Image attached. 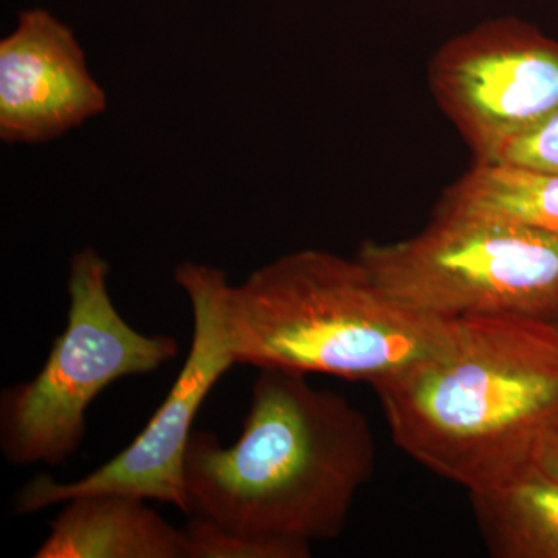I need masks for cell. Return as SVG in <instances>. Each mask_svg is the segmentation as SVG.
<instances>
[{
	"instance_id": "cell-1",
	"label": "cell",
	"mask_w": 558,
	"mask_h": 558,
	"mask_svg": "<svg viewBox=\"0 0 558 558\" xmlns=\"http://www.w3.org/2000/svg\"><path fill=\"white\" fill-rule=\"evenodd\" d=\"M373 389L400 450L469 494L497 486L558 424V325L453 319L442 347Z\"/></svg>"
},
{
	"instance_id": "cell-2",
	"label": "cell",
	"mask_w": 558,
	"mask_h": 558,
	"mask_svg": "<svg viewBox=\"0 0 558 558\" xmlns=\"http://www.w3.org/2000/svg\"><path fill=\"white\" fill-rule=\"evenodd\" d=\"M376 468L368 418L306 374L259 369L242 433L223 447L194 432L185 454L189 515L241 534L340 537Z\"/></svg>"
},
{
	"instance_id": "cell-3",
	"label": "cell",
	"mask_w": 558,
	"mask_h": 558,
	"mask_svg": "<svg viewBox=\"0 0 558 558\" xmlns=\"http://www.w3.org/2000/svg\"><path fill=\"white\" fill-rule=\"evenodd\" d=\"M451 323L411 310L359 258L322 250L289 253L227 290L236 365L371 387L442 347Z\"/></svg>"
},
{
	"instance_id": "cell-4",
	"label": "cell",
	"mask_w": 558,
	"mask_h": 558,
	"mask_svg": "<svg viewBox=\"0 0 558 558\" xmlns=\"http://www.w3.org/2000/svg\"><path fill=\"white\" fill-rule=\"evenodd\" d=\"M109 264L94 248L70 260L68 325L32 380L0 396V449L13 465H60L78 451L86 411L113 381L159 369L178 340L128 325L109 293Z\"/></svg>"
},
{
	"instance_id": "cell-5",
	"label": "cell",
	"mask_w": 558,
	"mask_h": 558,
	"mask_svg": "<svg viewBox=\"0 0 558 558\" xmlns=\"http://www.w3.org/2000/svg\"><path fill=\"white\" fill-rule=\"evenodd\" d=\"M357 258L392 296L429 317L558 322L556 234L436 213L421 233L366 242Z\"/></svg>"
},
{
	"instance_id": "cell-6",
	"label": "cell",
	"mask_w": 558,
	"mask_h": 558,
	"mask_svg": "<svg viewBox=\"0 0 558 558\" xmlns=\"http://www.w3.org/2000/svg\"><path fill=\"white\" fill-rule=\"evenodd\" d=\"M174 279L189 295L194 328L189 355L167 399L128 449L89 475L70 483L50 475L28 481L13 499L16 515H33L92 494L131 495L189 513L183 468L194 418L236 360L227 325V275L205 264L182 263Z\"/></svg>"
},
{
	"instance_id": "cell-7",
	"label": "cell",
	"mask_w": 558,
	"mask_h": 558,
	"mask_svg": "<svg viewBox=\"0 0 558 558\" xmlns=\"http://www.w3.org/2000/svg\"><path fill=\"white\" fill-rule=\"evenodd\" d=\"M428 78L484 160L558 112V43L517 20L488 22L447 43Z\"/></svg>"
},
{
	"instance_id": "cell-8",
	"label": "cell",
	"mask_w": 558,
	"mask_h": 558,
	"mask_svg": "<svg viewBox=\"0 0 558 558\" xmlns=\"http://www.w3.org/2000/svg\"><path fill=\"white\" fill-rule=\"evenodd\" d=\"M108 108L73 32L49 11H22L0 40V138L38 145Z\"/></svg>"
},
{
	"instance_id": "cell-9",
	"label": "cell",
	"mask_w": 558,
	"mask_h": 558,
	"mask_svg": "<svg viewBox=\"0 0 558 558\" xmlns=\"http://www.w3.org/2000/svg\"><path fill=\"white\" fill-rule=\"evenodd\" d=\"M50 523L35 558H185L182 529L121 494L70 498Z\"/></svg>"
},
{
	"instance_id": "cell-10",
	"label": "cell",
	"mask_w": 558,
	"mask_h": 558,
	"mask_svg": "<svg viewBox=\"0 0 558 558\" xmlns=\"http://www.w3.org/2000/svg\"><path fill=\"white\" fill-rule=\"evenodd\" d=\"M469 497L492 557L558 558V481L534 462Z\"/></svg>"
},
{
	"instance_id": "cell-11",
	"label": "cell",
	"mask_w": 558,
	"mask_h": 558,
	"mask_svg": "<svg viewBox=\"0 0 558 558\" xmlns=\"http://www.w3.org/2000/svg\"><path fill=\"white\" fill-rule=\"evenodd\" d=\"M436 213L512 223L558 236V172L476 161L444 193Z\"/></svg>"
},
{
	"instance_id": "cell-12",
	"label": "cell",
	"mask_w": 558,
	"mask_h": 558,
	"mask_svg": "<svg viewBox=\"0 0 558 558\" xmlns=\"http://www.w3.org/2000/svg\"><path fill=\"white\" fill-rule=\"evenodd\" d=\"M185 558H307L312 543L301 539L241 534L193 517L182 529Z\"/></svg>"
},
{
	"instance_id": "cell-13",
	"label": "cell",
	"mask_w": 558,
	"mask_h": 558,
	"mask_svg": "<svg viewBox=\"0 0 558 558\" xmlns=\"http://www.w3.org/2000/svg\"><path fill=\"white\" fill-rule=\"evenodd\" d=\"M534 170L558 172V112L534 131L506 143L487 159Z\"/></svg>"
},
{
	"instance_id": "cell-14",
	"label": "cell",
	"mask_w": 558,
	"mask_h": 558,
	"mask_svg": "<svg viewBox=\"0 0 558 558\" xmlns=\"http://www.w3.org/2000/svg\"><path fill=\"white\" fill-rule=\"evenodd\" d=\"M532 462L558 481V424L539 440Z\"/></svg>"
},
{
	"instance_id": "cell-15",
	"label": "cell",
	"mask_w": 558,
	"mask_h": 558,
	"mask_svg": "<svg viewBox=\"0 0 558 558\" xmlns=\"http://www.w3.org/2000/svg\"><path fill=\"white\" fill-rule=\"evenodd\" d=\"M557 325H558V322H557Z\"/></svg>"
}]
</instances>
